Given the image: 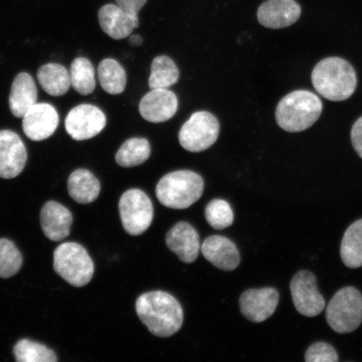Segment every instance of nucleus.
Segmentation results:
<instances>
[{
	"mask_svg": "<svg viewBox=\"0 0 362 362\" xmlns=\"http://www.w3.org/2000/svg\"><path fill=\"white\" fill-rule=\"evenodd\" d=\"M135 308L140 320L156 337H170L182 327V307L168 293L152 291L144 293L138 298Z\"/></svg>",
	"mask_w": 362,
	"mask_h": 362,
	"instance_id": "f257e3e1",
	"label": "nucleus"
},
{
	"mask_svg": "<svg viewBox=\"0 0 362 362\" xmlns=\"http://www.w3.org/2000/svg\"><path fill=\"white\" fill-rule=\"evenodd\" d=\"M311 81L316 92L332 102L347 100L357 86L354 67L345 59L337 57L320 61L312 71Z\"/></svg>",
	"mask_w": 362,
	"mask_h": 362,
	"instance_id": "f03ea898",
	"label": "nucleus"
},
{
	"mask_svg": "<svg viewBox=\"0 0 362 362\" xmlns=\"http://www.w3.org/2000/svg\"><path fill=\"white\" fill-rule=\"evenodd\" d=\"M322 111V102L317 95L307 90H296L279 101L275 119L286 132L300 133L313 126Z\"/></svg>",
	"mask_w": 362,
	"mask_h": 362,
	"instance_id": "7ed1b4c3",
	"label": "nucleus"
},
{
	"mask_svg": "<svg viewBox=\"0 0 362 362\" xmlns=\"http://www.w3.org/2000/svg\"><path fill=\"white\" fill-rule=\"evenodd\" d=\"M204 181L192 170H177L167 174L158 181L156 192L158 202L171 209L183 210L193 205L202 196Z\"/></svg>",
	"mask_w": 362,
	"mask_h": 362,
	"instance_id": "20e7f679",
	"label": "nucleus"
},
{
	"mask_svg": "<svg viewBox=\"0 0 362 362\" xmlns=\"http://www.w3.org/2000/svg\"><path fill=\"white\" fill-rule=\"evenodd\" d=\"M53 259L54 270L72 286L83 287L93 277L94 264L92 257L79 243H62L54 252Z\"/></svg>",
	"mask_w": 362,
	"mask_h": 362,
	"instance_id": "39448f33",
	"label": "nucleus"
},
{
	"mask_svg": "<svg viewBox=\"0 0 362 362\" xmlns=\"http://www.w3.org/2000/svg\"><path fill=\"white\" fill-rule=\"evenodd\" d=\"M327 320L339 334L351 333L358 328L362 322V296L358 289H339L329 303Z\"/></svg>",
	"mask_w": 362,
	"mask_h": 362,
	"instance_id": "423d86ee",
	"label": "nucleus"
},
{
	"mask_svg": "<svg viewBox=\"0 0 362 362\" xmlns=\"http://www.w3.org/2000/svg\"><path fill=\"white\" fill-rule=\"evenodd\" d=\"M219 133V121L214 115L206 111L197 112L180 129V144L189 152H202L214 146Z\"/></svg>",
	"mask_w": 362,
	"mask_h": 362,
	"instance_id": "0eeeda50",
	"label": "nucleus"
},
{
	"mask_svg": "<svg viewBox=\"0 0 362 362\" xmlns=\"http://www.w3.org/2000/svg\"><path fill=\"white\" fill-rule=\"evenodd\" d=\"M119 209L122 225L131 236L146 233L152 223L153 204L141 189H130L122 194Z\"/></svg>",
	"mask_w": 362,
	"mask_h": 362,
	"instance_id": "6e6552de",
	"label": "nucleus"
},
{
	"mask_svg": "<svg viewBox=\"0 0 362 362\" xmlns=\"http://www.w3.org/2000/svg\"><path fill=\"white\" fill-rule=\"evenodd\" d=\"M291 296L298 313L307 317H315L325 307V298L317 288L315 275L311 272L301 270L291 280Z\"/></svg>",
	"mask_w": 362,
	"mask_h": 362,
	"instance_id": "1a4fd4ad",
	"label": "nucleus"
},
{
	"mask_svg": "<svg viewBox=\"0 0 362 362\" xmlns=\"http://www.w3.org/2000/svg\"><path fill=\"white\" fill-rule=\"evenodd\" d=\"M106 124L105 115L92 104H81L72 108L65 121L67 134L78 141L95 137L102 132Z\"/></svg>",
	"mask_w": 362,
	"mask_h": 362,
	"instance_id": "9d476101",
	"label": "nucleus"
},
{
	"mask_svg": "<svg viewBox=\"0 0 362 362\" xmlns=\"http://www.w3.org/2000/svg\"><path fill=\"white\" fill-rule=\"evenodd\" d=\"M279 302V293L274 288L248 289L239 298L240 310L248 320L261 323L274 315Z\"/></svg>",
	"mask_w": 362,
	"mask_h": 362,
	"instance_id": "9b49d317",
	"label": "nucleus"
},
{
	"mask_svg": "<svg viewBox=\"0 0 362 362\" xmlns=\"http://www.w3.org/2000/svg\"><path fill=\"white\" fill-rule=\"evenodd\" d=\"M26 161V148L19 135L11 130L0 131V178H16Z\"/></svg>",
	"mask_w": 362,
	"mask_h": 362,
	"instance_id": "f8f14e48",
	"label": "nucleus"
},
{
	"mask_svg": "<svg viewBox=\"0 0 362 362\" xmlns=\"http://www.w3.org/2000/svg\"><path fill=\"white\" fill-rule=\"evenodd\" d=\"M59 115L51 104L36 103L23 117L22 128L33 141H42L56 132Z\"/></svg>",
	"mask_w": 362,
	"mask_h": 362,
	"instance_id": "ddd939ff",
	"label": "nucleus"
},
{
	"mask_svg": "<svg viewBox=\"0 0 362 362\" xmlns=\"http://www.w3.org/2000/svg\"><path fill=\"white\" fill-rule=\"evenodd\" d=\"M178 110V98L168 88L152 89L139 103V112L151 123H164L173 117Z\"/></svg>",
	"mask_w": 362,
	"mask_h": 362,
	"instance_id": "4468645a",
	"label": "nucleus"
},
{
	"mask_svg": "<svg viewBox=\"0 0 362 362\" xmlns=\"http://www.w3.org/2000/svg\"><path fill=\"white\" fill-rule=\"evenodd\" d=\"M301 7L296 0H267L257 10V20L266 28H286L296 23Z\"/></svg>",
	"mask_w": 362,
	"mask_h": 362,
	"instance_id": "2eb2a0df",
	"label": "nucleus"
},
{
	"mask_svg": "<svg viewBox=\"0 0 362 362\" xmlns=\"http://www.w3.org/2000/svg\"><path fill=\"white\" fill-rule=\"evenodd\" d=\"M166 245L185 264H192L201 250L200 237L191 224L180 221L175 224L165 238Z\"/></svg>",
	"mask_w": 362,
	"mask_h": 362,
	"instance_id": "dca6fc26",
	"label": "nucleus"
},
{
	"mask_svg": "<svg viewBox=\"0 0 362 362\" xmlns=\"http://www.w3.org/2000/svg\"><path fill=\"white\" fill-rule=\"evenodd\" d=\"M40 219L45 236L51 241L60 242L69 236L74 216L62 204L54 201L45 203Z\"/></svg>",
	"mask_w": 362,
	"mask_h": 362,
	"instance_id": "f3484780",
	"label": "nucleus"
},
{
	"mask_svg": "<svg viewBox=\"0 0 362 362\" xmlns=\"http://www.w3.org/2000/svg\"><path fill=\"white\" fill-rule=\"evenodd\" d=\"M201 250L205 259L223 271L236 269L241 262L238 249L230 239L223 236L208 237L203 242Z\"/></svg>",
	"mask_w": 362,
	"mask_h": 362,
	"instance_id": "a211bd4d",
	"label": "nucleus"
},
{
	"mask_svg": "<svg viewBox=\"0 0 362 362\" xmlns=\"http://www.w3.org/2000/svg\"><path fill=\"white\" fill-rule=\"evenodd\" d=\"M102 30L115 40L128 37L139 25V17L129 15L117 4H108L98 11Z\"/></svg>",
	"mask_w": 362,
	"mask_h": 362,
	"instance_id": "6ab92c4d",
	"label": "nucleus"
},
{
	"mask_svg": "<svg viewBox=\"0 0 362 362\" xmlns=\"http://www.w3.org/2000/svg\"><path fill=\"white\" fill-rule=\"evenodd\" d=\"M37 88L29 74L21 72L13 80L8 98L12 115L18 119H23L27 111L37 103Z\"/></svg>",
	"mask_w": 362,
	"mask_h": 362,
	"instance_id": "aec40b11",
	"label": "nucleus"
},
{
	"mask_svg": "<svg viewBox=\"0 0 362 362\" xmlns=\"http://www.w3.org/2000/svg\"><path fill=\"white\" fill-rule=\"evenodd\" d=\"M68 192L79 204H89L97 200L100 194L101 185L92 172L78 169L72 172L67 181Z\"/></svg>",
	"mask_w": 362,
	"mask_h": 362,
	"instance_id": "412c9836",
	"label": "nucleus"
},
{
	"mask_svg": "<svg viewBox=\"0 0 362 362\" xmlns=\"http://www.w3.org/2000/svg\"><path fill=\"white\" fill-rule=\"evenodd\" d=\"M37 79L45 93L53 97H61L71 88L69 71L57 63H48L39 68Z\"/></svg>",
	"mask_w": 362,
	"mask_h": 362,
	"instance_id": "4be33fe9",
	"label": "nucleus"
},
{
	"mask_svg": "<svg viewBox=\"0 0 362 362\" xmlns=\"http://www.w3.org/2000/svg\"><path fill=\"white\" fill-rule=\"evenodd\" d=\"M341 257L348 268L362 267V219L355 221L346 230L341 241Z\"/></svg>",
	"mask_w": 362,
	"mask_h": 362,
	"instance_id": "5701e85b",
	"label": "nucleus"
},
{
	"mask_svg": "<svg viewBox=\"0 0 362 362\" xmlns=\"http://www.w3.org/2000/svg\"><path fill=\"white\" fill-rule=\"evenodd\" d=\"M98 78L101 87L108 94H121L126 88V71L115 59H104L99 63Z\"/></svg>",
	"mask_w": 362,
	"mask_h": 362,
	"instance_id": "b1692460",
	"label": "nucleus"
},
{
	"mask_svg": "<svg viewBox=\"0 0 362 362\" xmlns=\"http://www.w3.org/2000/svg\"><path fill=\"white\" fill-rule=\"evenodd\" d=\"M151 153V144L146 139L132 138L122 144L116 153L115 160L117 165L131 168L144 164Z\"/></svg>",
	"mask_w": 362,
	"mask_h": 362,
	"instance_id": "393cba45",
	"label": "nucleus"
},
{
	"mask_svg": "<svg viewBox=\"0 0 362 362\" xmlns=\"http://www.w3.org/2000/svg\"><path fill=\"white\" fill-rule=\"evenodd\" d=\"M178 67L171 58L158 56L153 59L151 64V74L148 78V86L151 89L167 88L179 81Z\"/></svg>",
	"mask_w": 362,
	"mask_h": 362,
	"instance_id": "a878e982",
	"label": "nucleus"
},
{
	"mask_svg": "<svg viewBox=\"0 0 362 362\" xmlns=\"http://www.w3.org/2000/svg\"><path fill=\"white\" fill-rule=\"evenodd\" d=\"M71 86L81 95H89L96 88L95 69L88 59L76 58L70 67Z\"/></svg>",
	"mask_w": 362,
	"mask_h": 362,
	"instance_id": "bb28decb",
	"label": "nucleus"
},
{
	"mask_svg": "<svg viewBox=\"0 0 362 362\" xmlns=\"http://www.w3.org/2000/svg\"><path fill=\"white\" fill-rule=\"evenodd\" d=\"M18 362H57L56 353L42 344L22 339L13 348Z\"/></svg>",
	"mask_w": 362,
	"mask_h": 362,
	"instance_id": "cd10ccee",
	"label": "nucleus"
},
{
	"mask_svg": "<svg viewBox=\"0 0 362 362\" xmlns=\"http://www.w3.org/2000/svg\"><path fill=\"white\" fill-rule=\"evenodd\" d=\"M21 253L11 240L0 238V278L10 279L21 269Z\"/></svg>",
	"mask_w": 362,
	"mask_h": 362,
	"instance_id": "c85d7f7f",
	"label": "nucleus"
},
{
	"mask_svg": "<svg viewBox=\"0 0 362 362\" xmlns=\"http://www.w3.org/2000/svg\"><path fill=\"white\" fill-rule=\"evenodd\" d=\"M205 216L208 224L216 230H223L232 226L234 214L228 202L216 199L206 207Z\"/></svg>",
	"mask_w": 362,
	"mask_h": 362,
	"instance_id": "c756f323",
	"label": "nucleus"
},
{
	"mask_svg": "<svg viewBox=\"0 0 362 362\" xmlns=\"http://www.w3.org/2000/svg\"><path fill=\"white\" fill-rule=\"evenodd\" d=\"M306 362H337L339 356L334 348L325 342H315L308 348Z\"/></svg>",
	"mask_w": 362,
	"mask_h": 362,
	"instance_id": "7c9ffc66",
	"label": "nucleus"
},
{
	"mask_svg": "<svg viewBox=\"0 0 362 362\" xmlns=\"http://www.w3.org/2000/svg\"><path fill=\"white\" fill-rule=\"evenodd\" d=\"M117 6L131 16H138L147 0H115Z\"/></svg>",
	"mask_w": 362,
	"mask_h": 362,
	"instance_id": "2f4dec72",
	"label": "nucleus"
},
{
	"mask_svg": "<svg viewBox=\"0 0 362 362\" xmlns=\"http://www.w3.org/2000/svg\"><path fill=\"white\" fill-rule=\"evenodd\" d=\"M351 139L353 148H354L357 155L362 158V117L353 124Z\"/></svg>",
	"mask_w": 362,
	"mask_h": 362,
	"instance_id": "473e14b6",
	"label": "nucleus"
},
{
	"mask_svg": "<svg viewBox=\"0 0 362 362\" xmlns=\"http://www.w3.org/2000/svg\"><path fill=\"white\" fill-rule=\"evenodd\" d=\"M129 43L133 47H140L143 44V40L141 36L139 35H132L129 38Z\"/></svg>",
	"mask_w": 362,
	"mask_h": 362,
	"instance_id": "72a5a7b5",
	"label": "nucleus"
}]
</instances>
